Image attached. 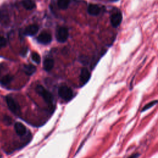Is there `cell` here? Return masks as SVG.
Here are the masks:
<instances>
[{
	"label": "cell",
	"mask_w": 158,
	"mask_h": 158,
	"mask_svg": "<svg viewBox=\"0 0 158 158\" xmlns=\"http://www.w3.org/2000/svg\"><path fill=\"white\" fill-rule=\"evenodd\" d=\"M70 3V0H58L57 5L58 7L63 10H65L68 8Z\"/></svg>",
	"instance_id": "9a60e30c"
},
{
	"label": "cell",
	"mask_w": 158,
	"mask_h": 158,
	"mask_svg": "<svg viewBox=\"0 0 158 158\" xmlns=\"http://www.w3.org/2000/svg\"><path fill=\"white\" fill-rule=\"evenodd\" d=\"M37 41L42 44H48L52 41L51 35L46 31L41 32L36 38Z\"/></svg>",
	"instance_id": "5b68a950"
},
{
	"label": "cell",
	"mask_w": 158,
	"mask_h": 158,
	"mask_svg": "<svg viewBox=\"0 0 158 158\" xmlns=\"http://www.w3.org/2000/svg\"><path fill=\"white\" fill-rule=\"evenodd\" d=\"M58 94L64 101H70L73 98V91L72 89L66 85L60 86L58 90Z\"/></svg>",
	"instance_id": "7a4b0ae2"
},
{
	"label": "cell",
	"mask_w": 158,
	"mask_h": 158,
	"mask_svg": "<svg viewBox=\"0 0 158 158\" xmlns=\"http://www.w3.org/2000/svg\"><path fill=\"white\" fill-rule=\"evenodd\" d=\"M69 37L68 29L65 27H59L57 28L56 33V38L58 42L64 43Z\"/></svg>",
	"instance_id": "3957f363"
},
{
	"label": "cell",
	"mask_w": 158,
	"mask_h": 158,
	"mask_svg": "<svg viewBox=\"0 0 158 158\" xmlns=\"http://www.w3.org/2000/svg\"><path fill=\"white\" fill-rule=\"evenodd\" d=\"M13 79V76L9 74H7L4 75L3 77H1V78L0 79V83L2 85H6L7 84H9Z\"/></svg>",
	"instance_id": "5bb4252c"
},
{
	"label": "cell",
	"mask_w": 158,
	"mask_h": 158,
	"mask_svg": "<svg viewBox=\"0 0 158 158\" xmlns=\"http://www.w3.org/2000/svg\"><path fill=\"white\" fill-rule=\"evenodd\" d=\"M31 59L36 64H39L40 62V60H41L40 56L37 52H33L31 54Z\"/></svg>",
	"instance_id": "e0dca14e"
},
{
	"label": "cell",
	"mask_w": 158,
	"mask_h": 158,
	"mask_svg": "<svg viewBox=\"0 0 158 158\" xmlns=\"http://www.w3.org/2000/svg\"><path fill=\"white\" fill-rule=\"evenodd\" d=\"M36 67L32 64H27L23 65V71L28 75H31L36 72Z\"/></svg>",
	"instance_id": "7c38bea8"
},
{
	"label": "cell",
	"mask_w": 158,
	"mask_h": 158,
	"mask_svg": "<svg viewBox=\"0 0 158 158\" xmlns=\"http://www.w3.org/2000/svg\"><path fill=\"white\" fill-rule=\"evenodd\" d=\"M156 103H157V100H155V101H152V102L148 103V104H146V105L144 107V108L143 109L142 111H144V110H147V109L151 108V107H152L153 106H154Z\"/></svg>",
	"instance_id": "ac0fdd59"
},
{
	"label": "cell",
	"mask_w": 158,
	"mask_h": 158,
	"mask_svg": "<svg viewBox=\"0 0 158 158\" xmlns=\"http://www.w3.org/2000/svg\"><path fill=\"white\" fill-rule=\"evenodd\" d=\"M139 156V154L136 153V154H134L133 155H131L130 157H129L128 158H138Z\"/></svg>",
	"instance_id": "7402d4cb"
},
{
	"label": "cell",
	"mask_w": 158,
	"mask_h": 158,
	"mask_svg": "<svg viewBox=\"0 0 158 158\" xmlns=\"http://www.w3.org/2000/svg\"><path fill=\"white\" fill-rule=\"evenodd\" d=\"M122 20V15L120 12H116L114 13L110 17V22L112 25L116 28L118 27Z\"/></svg>",
	"instance_id": "8992f818"
},
{
	"label": "cell",
	"mask_w": 158,
	"mask_h": 158,
	"mask_svg": "<svg viewBox=\"0 0 158 158\" xmlns=\"http://www.w3.org/2000/svg\"><path fill=\"white\" fill-rule=\"evenodd\" d=\"M88 12L91 15H98L100 13V8L96 4H91L88 7Z\"/></svg>",
	"instance_id": "30bf717a"
},
{
	"label": "cell",
	"mask_w": 158,
	"mask_h": 158,
	"mask_svg": "<svg viewBox=\"0 0 158 158\" xmlns=\"http://www.w3.org/2000/svg\"><path fill=\"white\" fill-rule=\"evenodd\" d=\"M36 92L43 98L44 101L48 104H52L53 102V96L52 94L46 90L43 86L37 85L36 87Z\"/></svg>",
	"instance_id": "6da1fadb"
},
{
	"label": "cell",
	"mask_w": 158,
	"mask_h": 158,
	"mask_svg": "<svg viewBox=\"0 0 158 158\" xmlns=\"http://www.w3.org/2000/svg\"><path fill=\"white\" fill-rule=\"evenodd\" d=\"M14 128L17 134L19 136H23L26 133L27 129L20 122L15 123L14 125Z\"/></svg>",
	"instance_id": "9c48e42d"
},
{
	"label": "cell",
	"mask_w": 158,
	"mask_h": 158,
	"mask_svg": "<svg viewBox=\"0 0 158 158\" xmlns=\"http://www.w3.org/2000/svg\"><path fill=\"white\" fill-rule=\"evenodd\" d=\"M8 20V15L4 10H0V22L2 23H6Z\"/></svg>",
	"instance_id": "2e32d148"
},
{
	"label": "cell",
	"mask_w": 158,
	"mask_h": 158,
	"mask_svg": "<svg viewBox=\"0 0 158 158\" xmlns=\"http://www.w3.org/2000/svg\"><path fill=\"white\" fill-rule=\"evenodd\" d=\"M3 122L4 123L7 125H9L10 124H11L12 123V119L10 117H9V116H7V115H5L3 118Z\"/></svg>",
	"instance_id": "d6986e66"
},
{
	"label": "cell",
	"mask_w": 158,
	"mask_h": 158,
	"mask_svg": "<svg viewBox=\"0 0 158 158\" xmlns=\"http://www.w3.org/2000/svg\"><path fill=\"white\" fill-rule=\"evenodd\" d=\"M90 76L91 75L89 70L85 67L82 68L80 75V81L81 83V85H85L89 80Z\"/></svg>",
	"instance_id": "52a82bcc"
},
{
	"label": "cell",
	"mask_w": 158,
	"mask_h": 158,
	"mask_svg": "<svg viewBox=\"0 0 158 158\" xmlns=\"http://www.w3.org/2000/svg\"><path fill=\"white\" fill-rule=\"evenodd\" d=\"M54 66V60L52 59L51 58H46L44 59V62H43V67H44V69L47 71L49 72L50 71Z\"/></svg>",
	"instance_id": "8fae6325"
},
{
	"label": "cell",
	"mask_w": 158,
	"mask_h": 158,
	"mask_svg": "<svg viewBox=\"0 0 158 158\" xmlns=\"http://www.w3.org/2000/svg\"><path fill=\"white\" fill-rule=\"evenodd\" d=\"M22 6L27 10H31L36 7V4L33 0H23Z\"/></svg>",
	"instance_id": "4fadbf2b"
},
{
	"label": "cell",
	"mask_w": 158,
	"mask_h": 158,
	"mask_svg": "<svg viewBox=\"0 0 158 158\" xmlns=\"http://www.w3.org/2000/svg\"><path fill=\"white\" fill-rule=\"evenodd\" d=\"M6 103L9 109L15 114H19L20 112V109L18 103L10 96H6Z\"/></svg>",
	"instance_id": "277c9868"
},
{
	"label": "cell",
	"mask_w": 158,
	"mask_h": 158,
	"mask_svg": "<svg viewBox=\"0 0 158 158\" xmlns=\"http://www.w3.org/2000/svg\"><path fill=\"white\" fill-rule=\"evenodd\" d=\"M27 51H28V49H27V48L23 49H22V52H21V55H22V56H25V55H26V54H27Z\"/></svg>",
	"instance_id": "44dd1931"
},
{
	"label": "cell",
	"mask_w": 158,
	"mask_h": 158,
	"mask_svg": "<svg viewBox=\"0 0 158 158\" xmlns=\"http://www.w3.org/2000/svg\"><path fill=\"white\" fill-rule=\"evenodd\" d=\"M39 28L36 25H30L25 28L24 30V35L27 36H33L36 35L38 31Z\"/></svg>",
	"instance_id": "ba28073f"
},
{
	"label": "cell",
	"mask_w": 158,
	"mask_h": 158,
	"mask_svg": "<svg viewBox=\"0 0 158 158\" xmlns=\"http://www.w3.org/2000/svg\"><path fill=\"white\" fill-rule=\"evenodd\" d=\"M6 44H7V42L6 39L4 37L0 36V48L6 46Z\"/></svg>",
	"instance_id": "ffe728a7"
}]
</instances>
